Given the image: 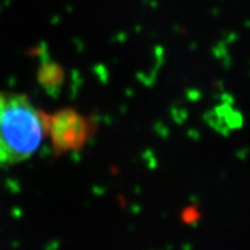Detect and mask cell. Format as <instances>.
<instances>
[{"instance_id": "1", "label": "cell", "mask_w": 250, "mask_h": 250, "mask_svg": "<svg viewBox=\"0 0 250 250\" xmlns=\"http://www.w3.org/2000/svg\"><path fill=\"white\" fill-rule=\"evenodd\" d=\"M47 116L28 96L0 92V166L30 160L46 137Z\"/></svg>"}, {"instance_id": "2", "label": "cell", "mask_w": 250, "mask_h": 250, "mask_svg": "<svg viewBox=\"0 0 250 250\" xmlns=\"http://www.w3.org/2000/svg\"><path fill=\"white\" fill-rule=\"evenodd\" d=\"M92 125L74 109H62L47 116L46 137L58 155L82 149L88 142Z\"/></svg>"}, {"instance_id": "3", "label": "cell", "mask_w": 250, "mask_h": 250, "mask_svg": "<svg viewBox=\"0 0 250 250\" xmlns=\"http://www.w3.org/2000/svg\"><path fill=\"white\" fill-rule=\"evenodd\" d=\"M62 69L56 64H47L41 66L39 72V81L46 88H56L62 81Z\"/></svg>"}]
</instances>
